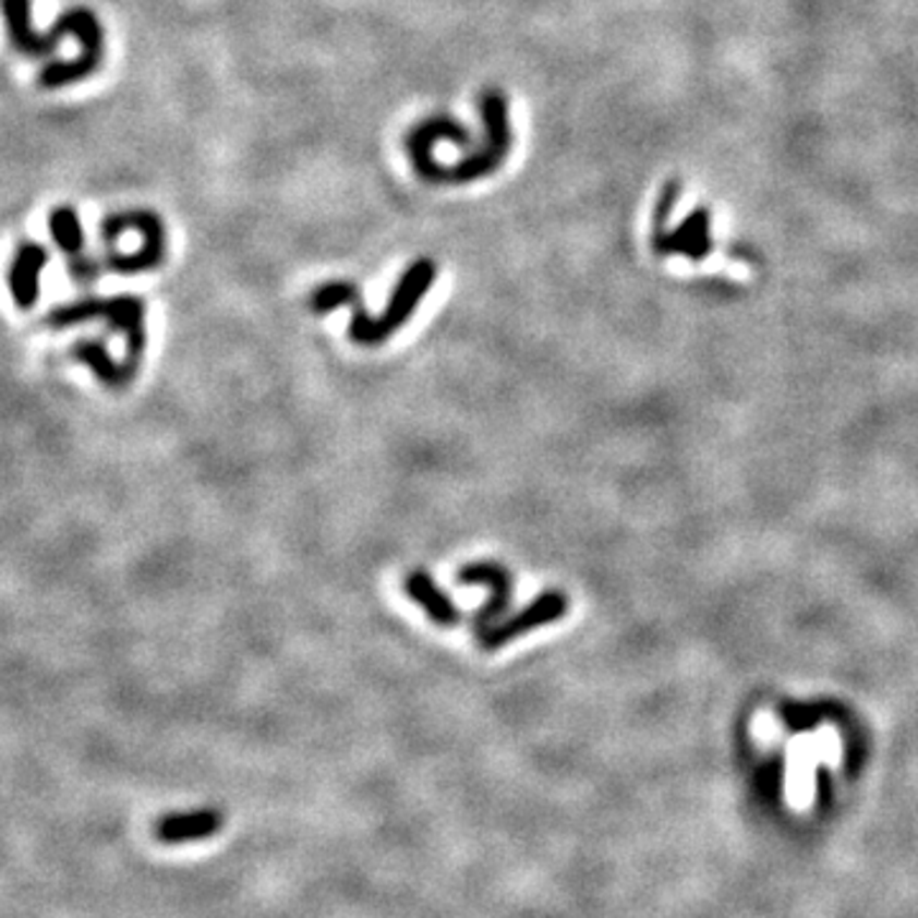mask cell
Listing matches in <instances>:
<instances>
[{"label": "cell", "mask_w": 918, "mask_h": 918, "mask_svg": "<svg viewBox=\"0 0 918 918\" xmlns=\"http://www.w3.org/2000/svg\"><path fill=\"white\" fill-rule=\"evenodd\" d=\"M3 16L9 26L13 49L21 57L44 59L55 55L64 36H74L80 44V55L67 62H47L36 74V82L44 89H62L93 77L105 59V28L95 11L85 5H74L59 13L55 26L47 34H39L32 24V0H3Z\"/></svg>", "instance_id": "cell-1"}, {"label": "cell", "mask_w": 918, "mask_h": 918, "mask_svg": "<svg viewBox=\"0 0 918 918\" xmlns=\"http://www.w3.org/2000/svg\"><path fill=\"white\" fill-rule=\"evenodd\" d=\"M102 319L112 335L125 337L123 371L128 383H133L138 375L141 360L146 355V301L133 293H118V297H87L70 301V304H57L47 312L44 325L49 329H67L85 325V322Z\"/></svg>", "instance_id": "cell-2"}, {"label": "cell", "mask_w": 918, "mask_h": 918, "mask_svg": "<svg viewBox=\"0 0 918 918\" xmlns=\"http://www.w3.org/2000/svg\"><path fill=\"white\" fill-rule=\"evenodd\" d=\"M483 138L472 150H464L455 164H442L439 184H472L495 174L514 148V128L508 116V97L498 87H487L478 100Z\"/></svg>", "instance_id": "cell-3"}, {"label": "cell", "mask_w": 918, "mask_h": 918, "mask_svg": "<svg viewBox=\"0 0 918 918\" xmlns=\"http://www.w3.org/2000/svg\"><path fill=\"white\" fill-rule=\"evenodd\" d=\"M436 274H439V268H436L432 258L413 261L396 281L394 291H390L386 301V310H383L378 317L367 314L363 306L352 310L348 325L350 340L360 345V348H375V345L390 340V337L416 314L421 299L432 291Z\"/></svg>", "instance_id": "cell-4"}, {"label": "cell", "mask_w": 918, "mask_h": 918, "mask_svg": "<svg viewBox=\"0 0 918 918\" xmlns=\"http://www.w3.org/2000/svg\"><path fill=\"white\" fill-rule=\"evenodd\" d=\"M100 238L108 245H116V240L125 232H141V247L133 253H105L100 261L105 270L120 276H135L146 274V270L159 268L167 261V228H164L161 217L150 209H123V213H112L100 220Z\"/></svg>", "instance_id": "cell-5"}, {"label": "cell", "mask_w": 918, "mask_h": 918, "mask_svg": "<svg viewBox=\"0 0 918 918\" xmlns=\"http://www.w3.org/2000/svg\"><path fill=\"white\" fill-rule=\"evenodd\" d=\"M444 141L462 150H472L480 143L478 135L472 133L462 120L451 118V116L424 118L421 123H416L409 133H406V138H403L406 156H409L411 169L416 171V177L421 179V182L439 184L442 164L436 161L434 148H436V143H444Z\"/></svg>", "instance_id": "cell-6"}, {"label": "cell", "mask_w": 918, "mask_h": 918, "mask_svg": "<svg viewBox=\"0 0 918 918\" xmlns=\"http://www.w3.org/2000/svg\"><path fill=\"white\" fill-rule=\"evenodd\" d=\"M567 607H569V602L559 590L541 592L539 597L529 602L523 609H518V613L510 615V618H503L500 623H495V626L487 628L485 633H480L478 636L480 649H483L485 653L498 651L503 649V645L514 643L516 638L531 633V630L561 620L564 615H567Z\"/></svg>", "instance_id": "cell-7"}, {"label": "cell", "mask_w": 918, "mask_h": 918, "mask_svg": "<svg viewBox=\"0 0 918 918\" xmlns=\"http://www.w3.org/2000/svg\"><path fill=\"white\" fill-rule=\"evenodd\" d=\"M459 584H483L487 587V602L478 609L475 618H472V628L475 633H485L487 628L495 626V623L503 620V615L508 613L510 605H514V577L510 571L498 561H472L459 567L457 571Z\"/></svg>", "instance_id": "cell-8"}, {"label": "cell", "mask_w": 918, "mask_h": 918, "mask_svg": "<svg viewBox=\"0 0 918 918\" xmlns=\"http://www.w3.org/2000/svg\"><path fill=\"white\" fill-rule=\"evenodd\" d=\"M47 266H49L47 247H44L41 243H34V240L19 243L16 253H13L11 268H9V289H11L13 304H16L21 312L34 310L36 301H39L41 274Z\"/></svg>", "instance_id": "cell-9"}, {"label": "cell", "mask_w": 918, "mask_h": 918, "mask_svg": "<svg viewBox=\"0 0 918 918\" xmlns=\"http://www.w3.org/2000/svg\"><path fill=\"white\" fill-rule=\"evenodd\" d=\"M653 251L659 255H687L691 261H702L712 251L710 238V209L699 207L684 217L676 230H666L653 235Z\"/></svg>", "instance_id": "cell-10"}, {"label": "cell", "mask_w": 918, "mask_h": 918, "mask_svg": "<svg viewBox=\"0 0 918 918\" xmlns=\"http://www.w3.org/2000/svg\"><path fill=\"white\" fill-rule=\"evenodd\" d=\"M403 592L406 597L416 602V605L424 609V615L434 626L439 628H457L462 623V609L455 605V600L449 597L447 592L436 584L432 575H426L424 569H413L403 579Z\"/></svg>", "instance_id": "cell-11"}, {"label": "cell", "mask_w": 918, "mask_h": 918, "mask_svg": "<svg viewBox=\"0 0 918 918\" xmlns=\"http://www.w3.org/2000/svg\"><path fill=\"white\" fill-rule=\"evenodd\" d=\"M222 811L217 809L174 811L154 824V837L164 845H186V842L209 840L222 830Z\"/></svg>", "instance_id": "cell-12"}, {"label": "cell", "mask_w": 918, "mask_h": 918, "mask_svg": "<svg viewBox=\"0 0 918 918\" xmlns=\"http://www.w3.org/2000/svg\"><path fill=\"white\" fill-rule=\"evenodd\" d=\"M72 360H77V363L87 365L89 371L97 381L102 383V386H108L110 390H125L131 383L125 378V371L123 365L116 363V358L110 355V350L105 348V342L100 340H80L72 345L70 350Z\"/></svg>", "instance_id": "cell-13"}, {"label": "cell", "mask_w": 918, "mask_h": 918, "mask_svg": "<svg viewBox=\"0 0 918 918\" xmlns=\"http://www.w3.org/2000/svg\"><path fill=\"white\" fill-rule=\"evenodd\" d=\"M49 235L51 240H55V245L59 247V251H62L64 255H70V261L85 255V247H87L85 228H82L80 213L74 207L59 205L51 209Z\"/></svg>", "instance_id": "cell-14"}, {"label": "cell", "mask_w": 918, "mask_h": 918, "mask_svg": "<svg viewBox=\"0 0 918 918\" xmlns=\"http://www.w3.org/2000/svg\"><path fill=\"white\" fill-rule=\"evenodd\" d=\"M348 306L350 310L360 306V289L352 281H327L310 293V310L319 317L348 310Z\"/></svg>", "instance_id": "cell-15"}, {"label": "cell", "mask_w": 918, "mask_h": 918, "mask_svg": "<svg viewBox=\"0 0 918 918\" xmlns=\"http://www.w3.org/2000/svg\"><path fill=\"white\" fill-rule=\"evenodd\" d=\"M679 197H681V179H672V182H666V186L659 194L656 209H653V235L668 230V220H672L674 207H676V202H679Z\"/></svg>", "instance_id": "cell-16"}]
</instances>
